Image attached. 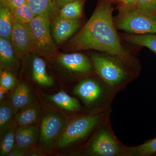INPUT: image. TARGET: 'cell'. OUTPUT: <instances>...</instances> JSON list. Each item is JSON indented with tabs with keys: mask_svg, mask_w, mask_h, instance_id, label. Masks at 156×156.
Instances as JSON below:
<instances>
[{
	"mask_svg": "<svg viewBox=\"0 0 156 156\" xmlns=\"http://www.w3.org/2000/svg\"><path fill=\"white\" fill-rule=\"evenodd\" d=\"M110 0H100L86 24L70 40L67 50H95L105 52L123 62L132 56L124 48L117 33Z\"/></svg>",
	"mask_w": 156,
	"mask_h": 156,
	"instance_id": "obj_1",
	"label": "cell"
},
{
	"mask_svg": "<svg viewBox=\"0 0 156 156\" xmlns=\"http://www.w3.org/2000/svg\"><path fill=\"white\" fill-rule=\"evenodd\" d=\"M114 19L117 29L136 34H156V17L143 13L136 8L119 9Z\"/></svg>",
	"mask_w": 156,
	"mask_h": 156,
	"instance_id": "obj_2",
	"label": "cell"
},
{
	"mask_svg": "<svg viewBox=\"0 0 156 156\" xmlns=\"http://www.w3.org/2000/svg\"><path fill=\"white\" fill-rule=\"evenodd\" d=\"M39 135V145L44 152L48 153L66 125V119L60 112L54 110L47 111L42 118Z\"/></svg>",
	"mask_w": 156,
	"mask_h": 156,
	"instance_id": "obj_3",
	"label": "cell"
},
{
	"mask_svg": "<svg viewBox=\"0 0 156 156\" xmlns=\"http://www.w3.org/2000/svg\"><path fill=\"white\" fill-rule=\"evenodd\" d=\"M101 116L99 114L87 115L69 122L57 140L56 147L64 148L83 138L95 128Z\"/></svg>",
	"mask_w": 156,
	"mask_h": 156,
	"instance_id": "obj_4",
	"label": "cell"
},
{
	"mask_svg": "<svg viewBox=\"0 0 156 156\" xmlns=\"http://www.w3.org/2000/svg\"><path fill=\"white\" fill-rule=\"evenodd\" d=\"M50 23L49 20L38 16L29 23L33 37V53L46 58L54 56L57 50L51 34Z\"/></svg>",
	"mask_w": 156,
	"mask_h": 156,
	"instance_id": "obj_5",
	"label": "cell"
},
{
	"mask_svg": "<svg viewBox=\"0 0 156 156\" xmlns=\"http://www.w3.org/2000/svg\"><path fill=\"white\" fill-rule=\"evenodd\" d=\"M91 58L96 72L108 85H118L126 78L125 69L113 58L98 54H93Z\"/></svg>",
	"mask_w": 156,
	"mask_h": 156,
	"instance_id": "obj_6",
	"label": "cell"
},
{
	"mask_svg": "<svg viewBox=\"0 0 156 156\" xmlns=\"http://www.w3.org/2000/svg\"><path fill=\"white\" fill-rule=\"evenodd\" d=\"M11 42L17 58L33 53L34 41L29 24L14 21Z\"/></svg>",
	"mask_w": 156,
	"mask_h": 156,
	"instance_id": "obj_7",
	"label": "cell"
},
{
	"mask_svg": "<svg viewBox=\"0 0 156 156\" xmlns=\"http://www.w3.org/2000/svg\"><path fill=\"white\" fill-rule=\"evenodd\" d=\"M121 149L109 133L104 129L94 136L89 147V152L94 156H113L119 154Z\"/></svg>",
	"mask_w": 156,
	"mask_h": 156,
	"instance_id": "obj_8",
	"label": "cell"
},
{
	"mask_svg": "<svg viewBox=\"0 0 156 156\" xmlns=\"http://www.w3.org/2000/svg\"><path fill=\"white\" fill-rule=\"evenodd\" d=\"M79 19H66L57 16L50 23L51 34L56 46L61 44L70 37L81 27Z\"/></svg>",
	"mask_w": 156,
	"mask_h": 156,
	"instance_id": "obj_9",
	"label": "cell"
},
{
	"mask_svg": "<svg viewBox=\"0 0 156 156\" xmlns=\"http://www.w3.org/2000/svg\"><path fill=\"white\" fill-rule=\"evenodd\" d=\"M35 95L26 83L16 84L8 96V103L11 105L17 113L32 104L36 103Z\"/></svg>",
	"mask_w": 156,
	"mask_h": 156,
	"instance_id": "obj_10",
	"label": "cell"
},
{
	"mask_svg": "<svg viewBox=\"0 0 156 156\" xmlns=\"http://www.w3.org/2000/svg\"><path fill=\"white\" fill-rule=\"evenodd\" d=\"M58 61L63 67L74 72L88 73L92 69L91 61L82 53L61 54L58 56Z\"/></svg>",
	"mask_w": 156,
	"mask_h": 156,
	"instance_id": "obj_11",
	"label": "cell"
},
{
	"mask_svg": "<svg viewBox=\"0 0 156 156\" xmlns=\"http://www.w3.org/2000/svg\"><path fill=\"white\" fill-rule=\"evenodd\" d=\"M19 58L14 53L11 41L0 37L1 70L14 72L19 67Z\"/></svg>",
	"mask_w": 156,
	"mask_h": 156,
	"instance_id": "obj_12",
	"label": "cell"
},
{
	"mask_svg": "<svg viewBox=\"0 0 156 156\" xmlns=\"http://www.w3.org/2000/svg\"><path fill=\"white\" fill-rule=\"evenodd\" d=\"M27 5L36 16L52 21L58 15L60 7L55 0H26Z\"/></svg>",
	"mask_w": 156,
	"mask_h": 156,
	"instance_id": "obj_13",
	"label": "cell"
},
{
	"mask_svg": "<svg viewBox=\"0 0 156 156\" xmlns=\"http://www.w3.org/2000/svg\"><path fill=\"white\" fill-rule=\"evenodd\" d=\"M74 93L85 103L90 104L99 98L101 89L96 81L88 79L79 83L74 89Z\"/></svg>",
	"mask_w": 156,
	"mask_h": 156,
	"instance_id": "obj_14",
	"label": "cell"
},
{
	"mask_svg": "<svg viewBox=\"0 0 156 156\" xmlns=\"http://www.w3.org/2000/svg\"><path fill=\"white\" fill-rule=\"evenodd\" d=\"M40 129L37 126L19 127L16 129L14 146L24 149H30L37 142Z\"/></svg>",
	"mask_w": 156,
	"mask_h": 156,
	"instance_id": "obj_15",
	"label": "cell"
},
{
	"mask_svg": "<svg viewBox=\"0 0 156 156\" xmlns=\"http://www.w3.org/2000/svg\"><path fill=\"white\" fill-rule=\"evenodd\" d=\"M42 114L40 105L32 104L17 112L14 116V122L19 127L34 126L39 122Z\"/></svg>",
	"mask_w": 156,
	"mask_h": 156,
	"instance_id": "obj_16",
	"label": "cell"
},
{
	"mask_svg": "<svg viewBox=\"0 0 156 156\" xmlns=\"http://www.w3.org/2000/svg\"><path fill=\"white\" fill-rule=\"evenodd\" d=\"M31 75L33 80L41 87H50L54 84L53 78L47 72L45 62L38 56L32 59Z\"/></svg>",
	"mask_w": 156,
	"mask_h": 156,
	"instance_id": "obj_17",
	"label": "cell"
},
{
	"mask_svg": "<svg viewBox=\"0 0 156 156\" xmlns=\"http://www.w3.org/2000/svg\"><path fill=\"white\" fill-rule=\"evenodd\" d=\"M46 98L58 107L68 111H77L81 108L80 104L76 98L64 92H60L53 95H47Z\"/></svg>",
	"mask_w": 156,
	"mask_h": 156,
	"instance_id": "obj_18",
	"label": "cell"
},
{
	"mask_svg": "<svg viewBox=\"0 0 156 156\" xmlns=\"http://www.w3.org/2000/svg\"><path fill=\"white\" fill-rule=\"evenodd\" d=\"M122 37L125 41L146 47L156 54V34H123Z\"/></svg>",
	"mask_w": 156,
	"mask_h": 156,
	"instance_id": "obj_19",
	"label": "cell"
},
{
	"mask_svg": "<svg viewBox=\"0 0 156 156\" xmlns=\"http://www.w3.org/2000/svg\"><path fill=\"white\" fill-rule=\"evenodd\" d=\"M16 125L15 122L11 123L1 131L0 156H7L14 147Z\"/></svg>",
	"mask_w": 156,
	"mask_h": 156,
	"instance_id": "obj_20",
	"label": "cell"
},
{
	"mask_svg": "<svg viewBox=\"0 0 156 156\" xmlns=\"http://www.w3.org/2000/svg\"><path fill=\"white\" fill-rule=\"evenodd\" d=\"M14 20L11 10L8 6L1 5L0 37L11 41Z\"/></svg>",
	"mask_w": 156,
	"mask_h": 156,
	"instance_id": "obj_21",
	"label": "cell"
},
{
	"mask_svg": "<svg viewBox=\"0 0 156 156\" xmlns=\"http://www.w3.org/2000/svg\"><path fill=\"white\" fill-rule=\"evenodd\" d=\"M83 5L84 0L67 3L60 7L58 16L68 19H79L82 16Z\"/></svg>",
	"mask_w": 156,
	"mask_h": 156,
	"instance_id": "obj_22",
	"label": "cell"
},
{
	"mask_svg": "<svg viewBox=\"0 0 156 156\" xmlns=\"http://www.w3.org/2000/svg\"><path fill=\"white\" fill-rule=\"evenodd\" d=\"M14 21L29 24L36 17L27 4L11 11Z\"/></svg>",
	"mask_w": 156,
	"mask_h": 156,
	"instance_id": "obj_23",
	"label": "cell"
},
{
	"mask_svg": "<svg viewBox=\"0 0 156 156\" xmlns=\"http://www.w3.org/2000/svg\"><path fill=\"white\" fill-rule=\"evenodd\" d=\"M17 113L13 106L8 103L1 104L0 106V130H2L11 123L13 117Z\"/></svg>",
	"mask_w": 156,
	"mask_h": 156,
	"instance_id": "obj_24",
	"label": "cell"
},
{
	"mask_svg": "<svg viewBox=\"0 0 156 156\" xmlns=\"http://www.w3.org/2000/svg\"><path fill=\"white\" fill-rule=\"evenodd\" d=\"M131 155L150 156L156 152V137L141 145L132 148L129 151Z\"/></svg>",
	"mask_w": 156,
	"mask_h": 156,
	"instance_id": "obj_25",
	"label": "cell"
},
{
	"mask_svg": "<svg viewBox=\"0 0 156 156\" xmlns=\"http://www.w3.org/2000/svg\"><path fill=\"white\" fill-rule=\"evenodd\" d=\"M136 8L143 13L156 17V0H137Z\"/></svg>",
	"mask_w": 156,
	"mask_h": 156,
	"instance_id": "obj_26",
	"label": "cell"
},
{
	"mask_svg": "<svg viewBox=\"0 0 156 156\" xmlns=\"http://www.w3.org/2000/svg\"><path fill=\"white\" fill-rule=\"evenodd\" d=\"M17 84V80L11 72L1 70L0 72V87L6 92L12 89Z\"/></svg>",
	"mask_w": 156,
	"mask_h": 156,
	"instance_id": "obj_27",
	"label": "cell"
},
{
	"mask_svg": "<svg viewBox=\"0 0 156 156\" xmlns=\"http://www.w3.org/2000/svg\"><path fill=\"white\" fill-rule=\"evenodd\" d=\"M119 5V9H129L136 8L137 0H113Z\"/></svg>",
	"mask_w": 156,
	"mask_h": 156,
	"instance_id": "obj_28",
	"label": "cell"
},
{
	"mask_svg": "<svg viewBox=\"0 0 156 156\" xmlns=\"http://www.w3.org/2000/svg\"><path fill=\"white\" fill-rule=\"evenodd\" d=\"M30 151V149L21 148L14 146L12 150L8 154L7 156H28Z\"/></svg>",
	"mask_w": 156,
	"mask_h": 156,
	"instance_id": "obj_29",
	"label": "cell"
},
{
	"mask_svg": "<svg viewBox=\"0 0 156 156\" xmlns=\"http://www.w3.org/2000/svg\"><path fill=\"white\" fill-rule=\"evenodd\" d=\"M27 4L26 0H8L5 5L8 6L11 11Z\"/></svg>",
	"mask_w": 156,
	"mask_h": 156,
	"instance_id": "obj_30",
	"label": "cell"
},
{
	"mask_svg": "<svg viewBox=\"0 0 156 156\" xmlns=\"http://www.w3.org/2000/svg\"><path fill=\"white\" fill-rule=\"evenodd\" d=\"M56 2L58 4V5L61 7L63 5L67 4V3L71 2H74V1H78V0H55Z\"/></svg>",
	"mask_w": 156,
	"mask_h": 156,
	"instance_id": "obj_31",
	"label": "cell"
},
{
	"mask_svg": "<svg viewBox=\"0 0 156 156\" xmlns=\"http://www.w3.org/2000/svg\"><path fill=\"white\" fill-rule=\"evenodd\" d=\"M41 154L40 152V151H30L29 153L28 156H40Z\"/></svg>",
	"mask_w": 156,
	"mask_h": 156,
	"instance_id": "obj_32",
	"label": "cell"
},
{
	"mask_svg": "<svg viewBox=\"0 0 156 156\" xmlns=\"http://www.w3.org/2000/svg\"><path fill=\"white\" fill-rule=\"evenodd\" d=\"M6 91H5V89L1 87V90H0V100L2 101L4 98V96H5V93Z\"/></svg>",
	"mask_w": 156,
	"mask_h": 156,
	"instance_id": "obj_33",
	"label": "cell"
},
{
	"mask_svg": "<svg viewBox=\"0 0 156 156\" xmlns=\"http://www.w3.org/2000/svg\"><path fill=\"white\" fill-rule=\"evenodd\" d=\"M0 1H1V5H5L8 0H0Z\"/></svg>",
	"mask_w": 156,
	"mask_h": 156,
	"instance_id": "obj_34",
	"label": "cell"
}]
</instances>
